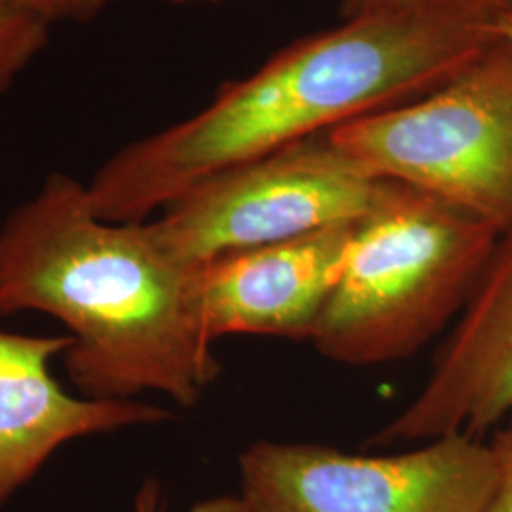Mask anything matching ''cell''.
I'll return each instance as SVG.
<instances>
[{"label": "cell", "instance_id": "1", "mask_svg": "<svg viewBox=\"0 0 512 512\" xmlns=\"http://www.w3.org/2000/svg\"><path fill=\"white\" fill-rule=\"evenodd\" d=\"M494 0H416L302 38L97 169V217L145 222L205 179L437 90L497 40Z\"/></svg>", "mask_w": 512, "mask_h": 512}, {"label": "cell", "instance_id": "5", "mask_svg": "<svg viewBox=\"0 0 512 512\" xmlns=\"http://www.w3.org/2000/svg\"><path fill=\"white\" fill-rule=\"evenodd\" d=\"M387 186L325 133L205 179L150 224L173 255L203 266L222 255L357 224Z\"/></svg>", "mask_w": 512, "mask_h": 512}, {"label": "cell", "instance_id": "2", "mask_svg": "<svg viewBox=\"0 0 512 512\" xmlns=\"http://www.w3.org/2000/svg\"><path fill=\"white\" fill-rule=\"evenodd\" d=\"M200 274L150 220L97 217L88 186L67 173H52L0 224V317L40 311L61 321L73 340L65 370L88 399L202 401L220 363Z\"/></svg>", "mask_w": 512, "mask_h": 512}, {"label": "cell", "instance_id": "6", "mask_svg": "<svg viewBox=\"0 0 512 512\" xmlns=\"http://www.w3.org/2000/svg\"><path fill=\"white\" fill-rule=\"evenodd\" d=\"M239 480L253 512H482L497 461L492 444L467 435L393 456L256 440L239 456Z\"/></svg>", "mask_w": 512, "mask_h": 512}, {"label": "cell", "instance_id": "7", "mask_svg": "<svg viewBox=\"0 0 512 512\" xmlns=\"http://www.w3.org/2000/svg\"><path fill=\"white\" fill-rule=\"evenodd\" d=\"M507 232L420 393L376 433V444L478 439L511 416L512 228Z\"/></svg>", "mask_w": 512, "mask_h": 512}, {"label": "cell", "instance_id": "8", "mask_svg": "<svg viewBox=\"0 0 512 512\" xmlns=\"http://www.w3.org/2000/svg\"><path fill=\"white\" fill-rule=\"evenodd\" d=\"M355 224L222 255L202 266L209 338L313 340L340 277Z\"/></svg>", "mask_w": 512, "mask_h": 512}, {"label": "cell", "instance_id": "14", "mask_svg": "<svg viewBox=\"0 0 512 512\" xmlns=\"http://www.w3.org/2000/svg\"><path fill=\"white\" fill-rule=\"evenodd\" d=\"M408 2H416V0H340V6H342V12L346 19H351L389 10V8H397V6H403ZM494 2L503 6V0H494Z\"/></svg>", "mask_w": 512, "mask_h": 512}, {"label": "cell", "instance_id": "13", "mask_svg": "<svg viewBox=\"0 0 512 512\" xmlns=\"http://www.w3.org/2000/svg\"><path fill=\"white\" fill-rule=\"evenodd\" d=\"M135 512H167L156 480H148L135 499ZM186 512H253L241 495H220L192 505Z\"/></svg>", "mask_w": 512, "mask_h": 512}, {"label": "cell", "instance_id": "15", "mask_svg": "<svg viewBox=\"0 0 512 512\" xmlns=\"http://www.w3.org/2000/svg\"><path fill=\"white\" fill-rule=\"evenodd\" d=\"M495 35L497 40L503 42L512 52V6H505L499 12L497 23H495Z\"/></svg>", "mask_w": 512, "mask_h": 512}, {"label": "cell", "instance_id": "9", "mask_svg": "<svg viewBox=\"0 0 512 512\" xmlns=\"http://www.w3.org/2000/svg\"><path fill=\"white\" fill-rule=\"evenodd\" d=\"M71 344L67 334L0 329V507L63 444L171 420L167 408L139 399H88L63 391L50 363Z\"/></svg>", "mask_w": 512, "mask_h": 512}, {"label": "cell", "instance_id": "10", "mask_svg": "<svg viewBox=\"0 0 512 512\" xmlns=\"http://www.w3.org/2000/svg\"><path fill=\"white\" fill-rule=\"evenodd\" d=\"M50 27L31 14L0 8V95L44 52Z\"/></svg>", "mask_w": 512, "mask_h": 512}, {"label": "cell", "instance_id": "3", "mask_svg": "<svg viewBox=\"0 0 512 512\" xmlns=\"http://www.w3.org/2000/svg\"><path fill=\"white\" fill-rule=\"evenodd\" d=\"M497 234L452 203L389 181L382 200L353 228L313 346L348 366L418 353L473 294Z\"/></svg>", "mask_w": 512, "mask_h": 512}, {"label": "cell", "instance_id": "11", "mask_svg": "<svg viewBox=\"0 0 512 512\" xmlns=\"http://www.w3.org/2000/svg\"><path fill=\"white\" fill-rule=\"evenodd\" d=\"M109 0H0V8L19 10L35 18L54 23H88Z\"/></svg>", "mask_w": 512, "mask_h": 512}, {"label": "cell", "instance_id": "12", "mask_svg": "<svg viewBox=\"0 0 512 512\" xmlns=\"http://www.w3.org/2000/svg\"><path fill=\"white\" fill-rule=\"evenodd\" d=\"M505 429L497 433L492 448L497 461L494 492L482 512H512V414Z\"/></svg>", "mask_w": 512, "mask_h": 512}, {"label": "cell", "instance_id": "4", "mask_svg": "<svg viewBox=\"0 0 512 512\" xmlns=\"http://www.w3.org/2000/svg\"><path fill=\"white\" fill-rule=\"evenodd\" d=\"M497 44L420 99L330 129V143L370 175L418 188L507 232L512 52Z\"/></svg>", "mask_w": 512, "mask_h": 512}, {"label": "cell", "instance_id": "16", "mask_svg": "<svg viewBox=\"0 0 512 512\" xmlns=\"http://www.w3.org/2000/svg\"><path fill=\"white\" fill-rule=\"evenodd\" d=\"M173 2H194V0H173Z\"/></svg>", "mask_w": 512, "mask_h": 512}]
</instances>
